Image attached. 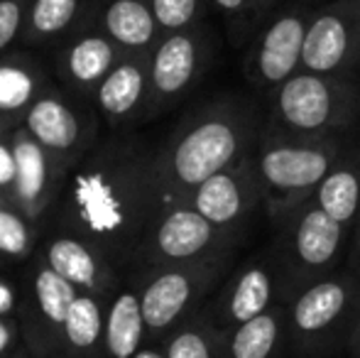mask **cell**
<instances>
[{"mask_svg":"<svg viewBox=\"0 0 360 358\" xmlns=\"http://www.w3.org/2000/svg\"><path fill=\"white\" fill-rule=\"evenodd\" d=\"M165 206L155 172V150L115 135L98 143L72 170L57 204L62 234L94 243L120 268L133 255Z\"/></svg>","mask_w":360,"mask_h":358,"instance_id":"6da1fadb","label":"cell"},{"mask_svg":"<svg viewBox=\"0 0 360 358\" xmlns=\"http://www.w3.org/2000/svg\"><path fill=\"white\" fill-rule=\"evenodd\" d=\"M260 140L257 115L248 101L223 96L179 120L155 150V172L165 204H186L206 179L252 155Z\"/></svg>","mask_w":360,"mask_h":358,"instance_id":"7a4b0ae2","label":"cell"},{"mask_svg":"<svg viewBox=\"0 0 360 358\" xmlns=\"http://www.w3.org/2000/svg\"><path fill=\"white\" fill-rule=\"evenodd\" d=\"M341 158V143L336 138H297L277 128L262 135L252 162L260 177L267 216L285 221L311 201Z\"/></svg>","mask_w":360,"mask_h":358,"instance_id":"3957f363","label":"cell"},{"mask_svg":"<svg viewBox=\"0 0 360 358\" xmlns=\"http://www.w3.org/2000/svg\"><path fill=\"white\" fill-rule=\"evenodd\" d=\"M358 110L360 91L351 77L297 72L272 94V125L297 138H336Z\"/></svg>","mask_w":360,"mask_h":358,"instance_id":"277c9868","label":"cell"},{"mask_svg":"<svg viewBox=\"0 0 360 358\" xmlns=\"http://www.w3.org/2000/svg\"><path fill=\"white\" fill-rule=\"evenodd\" d=\"M240 231H226L211 224L189 204H165L145 231L133 263L140 268L181 265L223 258Z\"/></svg>","mask_w":360,"mask_h":358,"instance_id":"5b68a950","label":"cell"},{"mask_svg":"<svg viewBox=\"0 0 360 358\" xmlns=\"http://www.w3.org/2000/svg\"><path fill=\"white\" fill-rule=\"evenodd\" d=\"M214 59V34L206 25L172 32L150 54V110L147 120L174 108L204 79Z\"/></svg>","mask_w":360,"mask_h":358,"instance_id":"8992f818","label":"cell"},{"mask_svg":"<svg viewBox=\"0 0 360 358\" xmlns=\"http://www.w3.org/2000/svg\"><path fill=\"white\" fill-rule=\"evenodd\" d=\"M79 290L44 263L32 260L20 292V334L32 358L64 354V324Z\"/></svg>","mask_w":360,"mask_h":358,"instance_id":"52a82bcc","label":"cell"},{"mask_svg":"<svg viewBox=\"0 0 360 358\" xmlns=\"http://www.w3.org/2000/svg\"><path fill=\"white\" fill-rule=\"evenodd\" d=\"M22 125L47 153L74 167L98 145L96 110L54 82L27 108Z\"/></svg>","mask_w":360,"mask_h":358,"instance_id":"ba28073f","label":"cell"},{"mask_svg":"<svg viewBox=\"0 0 360 358\" xmlns=\"http://www.w3.org/2000/svg\"><path fill=\"white\" fill-rule=\"evenodd\" d=\"M221 260L223 258H211L196 260V263L143 268L138 292L143 302L147 334L157 336L174 329L181 317L218 277Z\"/></svg>","mask_w":360,"mask_h":358,"instance_id":"9c48e42d","label":"cell"},{"mask_svg":"<svg viewBox=\"0 0 360 358\" xmlns=\"http://www.w3.org/2000/svg\"><path fill=\"white\" fill-rule=\"evenodd\" d=\"M10 143L18 174L8 201L37 229L42 221H47L52 209H57L74 165L47 153L22 123L10 133Z\"/></svg>","mask_w":360,"mask_h":358,"instance_id":"30bf717a","label":"cell"},{"mask_svg":"<svg viewBox=\"0 0 360 358\" xmlns=\"http://www.w3.org/2000/svg\"><path fill=\"white\" fill-rule=\"evenodd\" d=\"M360 69V0H333L309 18L302 72L351 77Z\"/></svg>","mask_w":360,"mask_h":358,"instance_id":"8fae6325","label":"cell"},{"mask_svg":"<svg viewBox=\"0 0 360 358\" xmlns=\"http://www.w3.org/2000/svg\"><path fill=\"white\" fill-rule=\"evenodd\" d=\"M204 219L226 231H240V226L262 204V186L252 155L206 179L186 201Z\"/></svg>","mask_w":360,"mask_h":358,"instance_id":"7c38bea8","label":"cell"},{"mask_svg":"<svg viewBox=\"0 0 360 358\" xmlns=\"http://www.w3.org/2000/svg\"><path fill=\"white\" fill-rule=\"evenodd\" d=\"M123 57L125 52L103 30L76 27L62 42L54 62L59 87L86 103H94L96 91Z\"/></svg>","mask_w":360,"mask_h":358,"instance_id":"4fadbf2b","label":"cell"},{"mask_svg":"<svg viewBox=\"0 0 360 358\" xmlns=\"http://www.w3.org/2000/svg\"><path fill=\"white\" fill-rule=\"evenodd\" d=\"M309 18L304 8H294L280 13L255 42L248 59V74L260 87L277 89L302 72V49L307 37Z\"/></svg>","mask_w":360,"mask_h":358,"instance_id":"5bb4252c","label":"cell"},{"mask_svg":"<svg viewBox=\"0 0 360 358\" xmlns=\"http://www.w3.org/2000/svg\"><path fill=\"white\" fill-rule=\"evenodd\" d=\"M280 224H285L287 253L299 270H328L343 253L348 226L333 221L326 211L319 209L314 199L289 214Z\"/></svg>","mask_w":360,"mask_h":358,"instance_id":"9a60e30c","label":"cell"},{"mask_svg":"<svg viewBox=\"0 0 360 358\" xmlns=\"http://www.w3.org/2000/svg\"><path fill=\"white\" fill-rule=\"evenodd\" d=\"M76 27H98L125 54L150 57L165 34L150 0H86Z\"/></svg>","mask_w":360,"mask_h":358,"instance_id":"2e32d148","label":"cell"},{"mask_svg":"<svg viewBox=\"0 0 360 358\" xmlns=\"http://www.w3.org/2000/svg\"><path fill=\"white\" fill-rule=\"evenodd\" d=\"M94 106L110 130H130L147 120L150 110V57L125 54L103 79Z\"/></svg>","mask_w":360,"mask_h":358,"instance_id":"e0dca14e","label":"cell"},{"mask_svg":"<svg viewBox=\"0 0 360 358\" xmlns=\"http://www.w3.org/2000/svg\"><path fill=\"white\" fill-rule=\"evenodd\" d=\"M54 272L72 282L79 292L108 302L118 292V268L94 243L72 234H59L47 241L39 253Z\"/></svg>","mask_w":360,"mask_h":358,"instance_id":"ac0fdd59","label":"cell"},{"mask_svg":"<svg viewBox=\"0 0 360 358\" xmlns=\"http://www.w3.org/2000/svg\"><path fill=\"white\" fill-rule=\"evenodd\" d=\"M52 84L47 69L34 57L8 52L0 57V115L22 123L27 108Z\"/></svg>","mask_w":360,"mask_h":358,"instance_id":"d6986e66","label":"cell"},{"mask_svg":"<svg viewBox=\"0 0 360 358\" xmlns=\"http://www.w3.org/2000/svg\"><path fill=\"white\" fill-rule=\"evenodd\" d=\"M147 334L138 287L118 290L105 307V358H133Z\"/></svg>","mask_w":360,"mask_h":358,"instance_id":"ffe728a7","label":"cell"},{"mask_svg":"<svg viewBox=\"0 0 360 358\" xmlns=\"http://www.w3.org/2000/svg\"><path fill=\"white\" fill-rule=\"evenodd\" d=\"M105 307L96 295L79 292L64 324V354L72 358H105Z\"/></svg>","mask_w":360,"mask_h":358,"instance_id":"44dd1931","label":"cell"},{"mask_svg":"<svg viewBox=\"0 0 360 358\" xmlns=\"http://www.w3.org/2000/svg\"><path fill=\"white\" fill-rule=\"evenodd\" d=\"M351 302V285L346 280H319L297 297L292 307V324L302 334H319L328 329Z\"/></svg>","mask_w":360,"mask_h":358,"instance_id":"7402d4cb","label":"cell"},{"mask_svg":"<svg viewBox=\"0 0 360 358\" xmlns=\"http://www.w3.org/2000/svg\"><path fill=\"white\" fill-rule=\"evenodd\" d=\"M86 0H32L22 25L20 42L30 47H49L64 42L76 30Z\"/></svg>","mask_w":360,"mask_h":358,"instance_id":"603a6c76","label":"cell"},{"mask_svg":"<svg viewBox=\"0 0 360 358\" xmlns=\"http://www.w3.org/2000/svg\"><path fill=\"white\" fill-rule=\"evenodd\" d=\"M319 209L351 229L360 216V153L343 155L314 194Z\"/></svg>","mask_w":360,"mask_h":358,"instance_id":"cb8c5ba5","label":"cell"},{"mask_svg":"<svg viewBox=\"0 0 360 358\" xmlns=\"http://www.w3.org/2000/svg\"><path fill=\"white\" fill-rule=\"evenodd\" d=\"M272 302V275L262 263H252L236 275L228 287L223 312L233 324H243L265 314Z\"/></svg>","mask_w":360,"mask_h":358,"instance_id":"d4e9b609","label":"cell"},{"mask_svg":"<svg viewBox=\"0 0 360 358\" xmlns=\"http://www.w3.org/2000/svg\"><path fill=\"white\" fill-rule=\"evenodd\" d=\"M277 336H280L277 317L272 312H265L236 326L228 341V351L231 358H270L277 346Z\"/></svg>","mask_w":360,"mask_h":358,"instance_id":"484cf974","label":"cell"},{"mask_svg":"<svg viewBox=\"0 0 360 358\" xmlns=\"http://www.w3.org/2000/svg\"><path fill=\"white\" fill-rule=\"evenodd\" d=\"M34 236H37V229L13 204H0V258H30L34 248Z\"/></svg>","mask_w":360,"mask_h":358,"instance_id":"4316f807","label":"cell"},{"mask_svg":"<svg viewBox=\"0 0 360 358\" xmlns=\"http://www.w3.org/2000/svg\"><path fill=\"white\" fill-rule=\"evenodd\" d=\"M155 20L162 34L181 32L194 25H201L204 15V0H150Z\"/></svg>","mask_w":360,"mask_h":358,"instance_id":"83f0119b","label":"cell"},{"mask_svg":"<svg viewBox=\"0 0 360 358\" xmlns=\"http://www.w3.org/2000/svg\"><path fill=\"white\" fill-rule=\"evenodd\" d=\"M167 358H214L211 336L204 326L184 324L167 339L165 344Z\"/></svg>","mask_w":360,"mask_h":358,"instance_id":"f1b7e54d","label":"cell"},{"mask_svg":"<svg viewBox=\"0 0 360 358\" xmlns=\"http://www.w3.org/2000/svg\"><path fill=\"white\" fill-rule=\"evenodd\" d=\"M30 3L32 0H0V57L8 54V47L22 34Z\"/></svg>","mask_w":360,"mask_h":358,"instance_id":"f546056e","label":"cell"},{"mask_svg":"<svg viewBox=\"0 0 360 358\" xmlns=\"http://www.w3.org/2000/svg\"><path fill=\"white\" fill-rule=\"evenodd\" d=\"M15 174H18V165H15L13 143H10V135H8V138L0 140V191H3L5 196L13 189Z\"/></svg>","mask_w":360,"mask_h":358,"instance_id":"4dcf8cb0","label":"cell"},{"mask_svg":"<svg viewBox=\"0 0 360 358\" xmlns=\"http://www.w3.org/2000/svg\"><path fill=\"white\" fill-rule=\"evenodd\" d=\"M223 15H226L231 23L243 25L250 20L252 15V3L250 0H211Z\"/></svg>","mask_w":360,"mask_h":358,"instance_id":"1f68e13d","label":"cell"},{"mask_svg":"<svg viewBox=\"0 0 360 358\" xmlns=\"http://www.w3.org/2000/svg\"><path fill=\"white\" fill-rule=\"evenodd\" d=\"M22 339L20 334V321L18 317H8L0 319V358H8L15 351V341Z\"/></svg>","mask_w":360,"mask_h":358,"instance_id":"d6a6232c","label":"cell"},{"mask_svg":"<svg viewBox=\"0 0 360 358\" xmlns=\"http://www.w3.org/2000/svg\"><path fill=\"white\" fill-rule=\"evenodd\" d=\"M18 305L20 295L8 280L0 277V319H8V317H18Z\"/></svg>","mask_w":360,"mask_h":358,"instance_id":"836d02e7","label":"cell"},{"mask_svg":"<svg viewBox=\"0 0 360 358\" xmlns=\"http://www.w3.org/2000/svg\"><path fill=\"white\" fill-rule=\"evenodd\" d=\"M20 125V120H15V118H5V115H0V140L3 138H8L10 133H13L15 128Z\"/></svg>","mask_w":360,"mask_h":358,"instance_id":"e575fe53","label":"cell"},{"mask_svg":"<svg viewBox=\"0 0 360 358\" xmlns=\"http://www.w3.org/2000/svg\"><path fill=\"white\" fill-rule=\"evenodd\" d=\"M351 253H353V263L360 265V216H358V221H356V231H353V248H351Z\"/></svg>","mask_w":360,"mask_h":358,"instance_id":"d590c367","label":"cell"},{"mask_svg":"<svg viewBox=\"0 0 360 358\" xmlns=\"http://www.w3.org/2000/svg\"><path fill=\"white\" fill-rule=\"evenodd\" d=\"M250 3H252V15H262V13H267L277 0H250Z\"/></svg>","mask_w":360,"mask_h":358,"instance_id":"8d00e7d4","label":"cell"},{"mask_svg":"<svg viewBox=\"0 0 360 358\" xmlns=\"http://www.w3.org/2000/svg\"><path fill=\"white\" fill-rule=\"evenodd\" d=\"M133 358H167V356L162 354V351H157V349H140Z\"/></svg>","mask_w":360,"mask_h":358,"instance_id":"74e56055","label":"cell"},{"mask_svg":"<svg viewBox=\"0 0 360 358\" xmlns=\"http://www.w3.org/2000/svg\"><path fill=\"white\" fill-rule=\"evenodd\" d=\"M8 358H32V356H30L27 346H20V349H15L13 354H10Z\"/></svg>","mask_w":360,"mask_h":358,"instance_id":"f35d334b","label":"cell"},{"mask_svg":"<svg viewBox=\"0 0 360 358\" xmlns=\"http://www.w3.org/2000/svg\"><path fill=\"white\" fill-rule=\"evenodd\" d=\"M44 358H72V356H67V354H54V356H44Z\"/></svg>","mask_w":360,"mask_h":358,"instance_id":"ab89813d","label":"cell"},{"mask_svg":"<svg viewBox=\"0 0 360 358\" xmlns=\"http://www.w3.org/2000/svg\"><path fill=\"white\" fill-rule=\"evenodd\" d=\"M0 204H10V201H8V196H5L3 191H0Z\"/></svg>","mask_w":360,"mask_h":358,"instance_id":"60d3db41","label":"cell"},{"mask_svg":"<svg viewBox=\"0 0 360 358\" xmlns=\"http://www.w3.org/2000/svg\"><path fill=\"white\" fill-rule=\"evenodd\" d=\"M0 265H3V258H0Z\"/></svg>","mask_w":360,"mask_h":358,"instance_id":"b9f144b4","label":"cell"}]
</instances>
